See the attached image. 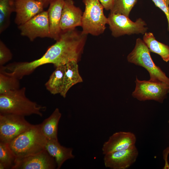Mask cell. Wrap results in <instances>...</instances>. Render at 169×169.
Wrapping results in <instances>:
<instances>
[{"label":"cell","instance_id":"obj_1","mask_svg":"<svg viewBox=\"0 0 169 169\" xmlns=\"http://www.w3.org/2000/svg\"><path fill=\"white\" fill-rule=\"evenodd\" d=\"M88 35L76 28L62 31L59 39L38 59L42 65L52 64L56 68L74 60L79 62L83 54Z\"/></svg>","mask_w":169,"mask_h":169},{"label":"cell","instance_id":"obj_2","mask_svg":"<svg viewBox=\"0 0 169 169\" xmlns=\"http://www.w3.org/2000/svg\"><path fill=\"white\" fill-rule=\"evenodd\" d=\"M26 88H19L8 93L0 95V113L23 116L33 114L43 116L46 107L31 101L25 95Z\"/></svg>","mask_w":169,"mask_h":169},{"label":"cell","instance_id":"obj_3","mask_svg":"<svg viewBox=\"0 0 169 169\" xmlns=\"http://www.w3.org/2000/svg\"><path fill=\"white\" fill-rule=\"evenodd\" d=\"M47 139L43 133L40 125H33L8 143L17 158L38 153L45 149Z\"/></svg>","mask_w":169,"mask_h":169},{"label":"cell","instance_id":"obj_4","mask_svg":"<svg viewBox=\"0 0 169 169\" xmlns=\"http://www.w3.org/2000/svg\"><path fill=\"white\" fill-rule=\"evenodd\" d=\"M149 50L143 40L138 38L132 51L127 55L130 63L144 68L148 72L151 81L164 83L169 86V78L153 61Z\"/></svg>","mask_w":169,"mask_h":169},{"label":"cell","instance_id":"obj_5","mask_svg":"<svg viewBox=\"0 0 169 169\" xmlns=\"http://www.w3.org/2000/svg\"><path fill=\"white\" fill-rule=\"evenodd\" d=\"M85 10L83 13L81 27L86 34L97 36L102 34L108 24V18L104 14V8L99 0H83Z\"/></svg>","mask_w":169,"mask_h":169},{"label":"cell","instance_id":"obj_6","mask_svg":"<svg viewBox=\"0 0 169 169\" xmlns=\"http://www.w3.org/2000/svg\"><path fill=\"white\" fill-rule=\"evenodd\" d=\"M107 18L111 34L115 37L125 34H144L148 29L146 23L141 18L134 22L125 15L111 13Z\"/></svg>","mask_w":169,"mask_h":169},{"label":"cell","instance_id":"obj_7","mask_svg":"<svg viewBox=\"0 0 169 169\" xmlns=\"http://www.w3.org/2000/svg\"><path fill=\"white\" fill-rule=\"evenodd\" d=\"M132 96L141 101L154 100L162 103L169 93V86L166 84L159 82L141 80L137 77Z\"/></svg>","mask_w":169,"mask_h":169},{"label":"cell","instance_id":"obj_8","mask_svg":"<svg viewBox=\"0 0 169 169\" xmlns=\"http://www.w3.org/2000/svg\"><path fill=\"white\" fill-rule=\"evenodd\" d=\"M24 116L0 113V141L9 143L32 125Z\"/></svg>","mask_w":169,"mask_h":169},{"label":"cell","instance_id":"obj_9","mask_svg":"<svg viewBox=\"0 0 169 169\" xmlns=\"http://www.w3.org/2000/svg\"><path fill=\"white\" fill-rule=\"evenodd\" d=\"M21 34L31 41L37 38H50V31L48 11H43L18 26Z\"/></svg>","mask_w":169,"mask_h":169},{"label":"cell","instance_id":"obj_10","mask_svg":"<svg viewBox=\"0 0 169 169\" xmlns=\"http://www.w3.org/2000/svg\"><path fill=\"white\" fill-rule=\"evenodd\" d=\"M55 159L45 149L41 151L21 158H17L12 169H54Z\"/></svg>","mask_w":169,"mask_h":169},{"label":"cell","instance_id":"obj_11","mask_svg":"<svg viewBox=\"0 0 169 169\" xmlns=\"http://www.w3.org/2000/svg\"><path fill=\"white\" fill-rule=\"evenodd\" d=\"M139 154L136 146L125 150L105 155L104 161L105 167L111 169H126L136 160Z\"/></svg>","mask_w":169,"mask_h":169},{"label":"cell","instance_id":"obj_12","mask_svg":"<svg viewBox=\"0 0 169 169\" xmlns=\"http://www.w3.org/2000/svg\"><path fill=\"white\" fill-rule=\"evenodd\" d=\"M136 137L131 132L119 131L113 134L103 144L102 153L105 155L131 148L135 146Z\"/></svg>","mask_w":169,"mask_h":169},{"label":"cell","instance_id":"obj_13","mask_svg":"<svg viewBox=\"0 0 169 169\" xmlns=\"http://www.w3.org/2000/svg\"><path fill=\"white\" fill-rule=\"evenodd\" d=\"M15 5V22L18 26L43 12L44 8L41 2L36 0H16Z\"/></svg>","mask_w":169,"mask_h":169},{"label":"cell","instance_id":"obj_14","mask_svg":"<svg viewBox=\"0 0 169 169\" xmlns=\"http://www.w3.org/2000/svg\"><path fill=\"white\" fill-rule=\"evenodd\" d=\"M83 13L81 9L75 5L73 0H64L60 24L61 31L81 27Z\"/></svg>","mask_w":169,"mask_h":169},{"label":"cell","instance_id":"obj_15","mask_svg":"<svg viewBox=\"0 0 169 169\" xmlns=\"http://www.w3.org/2000/svg\"><path fill=\"white\" fill-rule=\"evenodd\" d=\"M64 0H53L47 10L49 23L50 37L56 41L61 32L60 24Z\"/></svg>","mask_w":169,"mask_h":169},{"label":"cell","instance_id":"obj_16","mask_svg":"<svg viewBox=\"0 0 169 169\" xmlns=\"http://www.w3.org/2000/svg\"><path fill=\"white\" fill-rule=\"evenodd\" d=\"M45 149L55 159L57 169H59L66 160L74 158L73 149L61 146L58 139H47Z\"/></svg>","mask_w":169,"mask_h":169},{"label":"cell","instance_id":"obj_17","mask_svg":"<svg viewBox=\"0 0 169 169\" xmlns=\"http://www.w3.org/2000/svg\"><path fill=\"white\" fill-rule=\"evenodd\" d=\"M77 63L75 61L72 60L65 65L63 86L60 94L64 98L66 97L68 91L73 86L83 82L82 78L79 73Z\"/></svg>","mask_w":169,"mask_h":169},{"label":"cell","instance_id":"obj_18","mask_svg":"<svg viewBox=\"0 0 169 169\" xmlns=\"http://www.w3.org/2000/svg\"><path fill=\"white\" fill-rule=\"evenodd\" d=\"M61 114L58 108L39 124L41 131L47 139H58V125Z\"/></svg>","mask_w":169,"mask_h":169},{"label":"cell","instance_id":"obj_19","mask_svg":"<svg viewBox=\"0 0 169 169\" xmlns=\"http://www.w3.org/2000/svg\"><path fill=\"white\" fill-rule=\"evenodd\" d=\"M143 40L150 52L158 54L166 62L169 61V46L157 40L152 33H145Z\"/></svg>","mask_w":169,"mask_h":169},{"label":"cell","instance_id":"obj_20","mask_svg":"<svg viewBox=\"0 0 169 169\" xmlns=\"http://www.w3.org/2000/svg\"><path fill=\"white\" fill-rule=\"evenodd\" d=\"M65 73V65L56 67L45 83L46 89L53 95L60 94L63 88Z\"/></svg>","mask_w":169,"mask_h":169},{"label":"cell","instance_id":"obj_21","mask_svg":"<svg viewBox=\"0 0 169 169\" xmlns=\"http://www.w3.org/2000/svg\"><path fill=\"white\" fill-rule=\"evenodd\" d=\"M15 0H0V33L9 27L11 13L15 12Z\"/></svg>","mask_w":169,"mask_h":169},{"label":"cell","instance_id":"obj_22","mask_svg":"<svg viewBox=\"0 0 169 169\" xmlns=\"http://www.w3.org/2000/svg\"><path fill=\"white\" fill-rule=\"evenodd\" d=\"M16 159L8 143L0 141V169H12Z\"/></svg>","mask_w":169,"mask_h":169},{"label":"cell","instance_id":"obj_23","mask_svg":"<svg viewBox=\"0 0 169 169\" xmlns=\"http://www.w3.org/2000/svg\"><path fill=\"white\" fill-rule=\"evenodd\" d=\"M19 79L0 72V95L6 94L20 88Z\"/></svg>","mask_w":169,"mask_h":169},{"label":"cell","instance_id":"obj_24","mask_svg":"<svg viewBox=\"0 0 169 169\" xmlns=\"http://www.w3.org/2000/svg\"><path fill=\"white\" fill-rule=\"evenodd\" d=\"M138 0H114L110 13L123 14L129 17L130 13Z\"/></svg>","mask_w":169,"mask_h":169},{"label":"cell","instance_id":"obj_25","mask_svg":"<svg viewBox=\"0 0 169 169\" xmlns=\"http://www.w3.org/2000/svg\"><path fill=\"white\" fill-rule=\"evenodd\" d=\"M13 55L10 49L3 41L0 40V66L7 63L12 58Z\"/></svg>","mask_w":169,"mask_h":169},{"label":"cell","instance_id":"obj_26","mask_svg":"<svg viewBox=\"0 0 169 169\" xmlns=\"http://www.w3.org/2000/svg\"><path fill=\"white\" fill-rule=\"evenodd\" d=\"M151 0L165 14L168 22L167 30L169 32V0Z\"/></svg>","mask_w":169,"mask_h":169},{"label":"cell","instance_id":"obj_27","mask_svg":"<svg viewBox=\"0 0 169 169\" xmlns=\"http://www.w3.org/2000/svg\"><path fill=\"white\" fill-rule=\"evenodd\" d=\"M106 10H110L113 5L114 0H99Z\"/></svg>","mask_w":169,"mask_h":169},{"label":"cell","instance_id":"obj_28","mask_svg":"<svg viewBox=\"0 0 169 169\" xmlns=\"http://www.w3.org/2000/svg\"><path fill=\"white\" fill-rule=\"evenodd\" d=\"M169 153V147L167 148L165 150H164L163 152L164 158L165 161V165L163 169H169V164L167 162V156L168 154Z\"/></svg>","mask_w":169,"mask_h":169},{"label":"cell","instance_id":"obj_29","mask_svg":"<svg viewBox=\"0 0 169 169\" xmlns=\"http://www.w3.org/2000/svg\"><path fill=\"white\" fill-rule=\"evenodd\" d=\"M41 2L44 5V8L47 7L53 0H36Z\"/></svg>","mask_w":169,"mask_h":169},{"label":"cell","instance_id":"obj_30","mask_svg":"<svg viewBox=\"0 0 169 169\" xmlns=\"http://www.w3.org/2000/svg\"><path fill=\"white\" fill-rule=\"evenodd\" d=\"M168 123H169V120H168Z\"/></svg>","mask_w":169,"mask_h":169},{"label":"cell","instance_id":"obj_31","mask_svg":"<svg viewBox=\"0 0 169 169\" xmlns=\"http://www.w3.org/2000/svg\"></svg>","mask_w":169,"mask_h":169},{"label":"cell","instance_id":"obj_32","mask_svg":"<svg viewBox=\"0 0 169 169\" xmlns=\"http://www.w3.org/2000/svg\"><path fill=\"white\" fill-rule=\"evenodd\" d=\"M16 0H15V1Z\"/></svg>","mask_w":169,"mask_h":169}]
</instances>
